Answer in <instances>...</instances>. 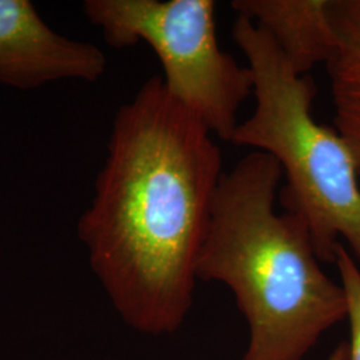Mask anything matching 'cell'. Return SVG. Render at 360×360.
<instances>
[{"label":"cell","mask_w":360,"mask_h":360,"mask_svg":"<svg viewBox=\"0 0 360 360\" xmlns=\"http://www.w3.org/2000/svg\"><path fill=\"white\" fill-rule=\"evenodd\" d=\"M221 175L214 135L163 77L146 80L117 110L77 235L131 328L165 335L183 326Z\"/></svg>","instance_id":"6da1fadb"},{"label":"cell","mask_w":360,"mask_h":360,"mask_svg":"<svg viewBox=\"0 0 360 360\" xmlns=\"http://www.w3.org/2000/svg\"><path fill=\"white\" fill-rule=\"evenodd\" d=\"M282 178L263 151L221 175L196 264L198 279L227 285L245 315L243 360H303L347 318L345 290L322 270L307 224L275 211Z\"/></svg>","instance_id":"7a4b0ae2"},{"label":"cell","mask_w":360,"mask_h":360,"mask_svg":"<svg viewBox=\"0 0 360 360\" xmlns=\"http://www.w3.org/2000/svg\"><path fill=\"white\" fill-rule=\"evenodd\" d=\"M232 38L252 72L255 107L231 143L278 160L287 179L284 206L307 224L321 262L334 263L343 239L360 269L359 172L345 139L314 117V79L295 74L270 34L248 18L236 16Z\"/></svg>","instance_id":"3957f363"},{"label":"cell","mask_w":360,"mask_h":360,"mask_svg":"<svg viewBox=\"0 0 360 360\" xmlns=\"http://www.w3.org/2000/svg\"><path fill=\"white\" fill-rule=\"evenodd\" d=\"M83 10L114 49L146 41L166 89L212 135L231 142L238 114L254 95L250 67L220 49L214 0H86Z\"/></svg>","instance_id":"277c9868"},{"label":"cell","mask_w":360,"mask_h":360,"mask_svg":"<svg viewBox=\"0 0 360 360\" xmlns=\"http://www.w3.org/2000/svg\"><path fill=\"white\" fill-rule=\"evenodd\" d=\"M107 67L96 46L56 34L28 0H0V84L34 90L63 79L96 82Z\"/></svg>","instance_id":"5b68a950"},{"label":"cell","mask_w":360,"mask_h":360,"mask_svg":"<svg viewBox=\"0 0 360 360\" xmlns=\"http://www.w3.org/2000/svg\"><path fill=\"white\" fill-rule=\"evenodd\" d=\"M231 7L270 34L297 75H309L333 53L328 0H233Z\"/></svg>","instance_id":"8992f818"},{"label":"cell","mask_w":360,"mask_h":360,"mask_svg":"<svg viewBox=\"0 0 360 360\" xmlns=\"http://www.w3.org/2000/svg\"><path fill=\"white\" fill-rule=\"evenodd\" d=\"M334 50L326 62L334 129L347 143L360 176V0H328Z\"/></svg>","instance_id":"52a82bcc"},{"label":"cell","mask_w":360,"mask_h":360,"mask_svg":"<svg viewBox=\"0 0 360 360\" xmlns=\"http://www.w3.org/2000/svg\"><path fill=\"white\" fill-rule=\"evenodd\" d=\"M335 266L340 276L347 302L349 322V360H360V269L345 245H338L335 251Z\"/></svg>","instance_id":"ba28073f"},{"label":"cell","mask_w":360,"mask_h":360,"mask_svg":"<svg viewBox=\"0 0 360 360\" xmlns=\"http://www.w3.org/2000/svg\"><path fill=\"white\" fill-rule=\"evenodd\" d=\"M327 360H349V346L347 343L340 345Z\"/></svg>","instance_id":"9c48e42d"}]
</instances>
